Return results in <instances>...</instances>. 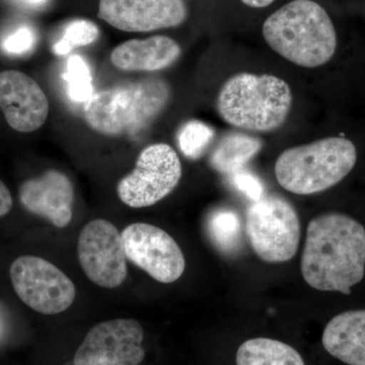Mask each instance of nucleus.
<instances>
[{
  "label": "nucleus",
  "instance_id": "nucleus-1",
  "mask_svg": "<svg viewBox=\"0 0 365 365\" xmlns=\"http://www.w3.org/2000/svg\"><path fill=\"white\" fill-rule=\"evenodd\" d=\"M300 270L314 289L351 294L365 275L364 225L344 213L314 217L307 227Z\"/></svg>",
  "mask_w": 365,
  "mask_h": 365
},
{
  "label": "nucleus",
  "instance_id": "nucleus-2",
  "mask_svg": "<svg viewBox=\"0 0 365 365\" xmlns=\"http://www.w3.org/2000/svg\"><path fill=\"white\" fill-rule=\"evenodd\" d=\"M266 43L295 66H325L337 50V34L323 6L313 0H292L264 23Z\"/></svg>",
  "mask_w": 365,
  "mask_h": 365
},
{
  "label": "nucleus",
  "instance_id": "nucleus-3",
  "mask_svg": "<svg viewBox=\"0 0 365 365\" xmlns=\"http://www.w3.org/2000/svg\"><path fill=\"white\" fill-rule=\"evenodd\" d=\"M292 88L284 79L270 74H235L218 93V114L237 129L257 133L278 130L292 111Z\"/></svg>",
  "mask_w": 365,
  "mask_h": 365
},
{
  "label": "nucleus",
  "instance_id": "nucleus-4",
  "mask_svg": "<svg viewBox=\"0 0 365 365\" xmlns=\"http://www.w3.org/2000/svg\"><path fill=\"white\" fill-rule=\"evenodd\" d=\"M170 96L169 83L155 78L102 91L86 102V121L103 135L136 133L165 111Z\"/></svg>",
  "mask_w": 365,
  "mask_h": 365
},
{
  "label": "nucleus",
  "instance_id": "nucleus-5",
  "mask_svg": "<svg viewBox=\"0 0 365 365\" xmlns=\"http://www.w3.org/2000/svg\"><path fill=\"white\" fill-rule=\"evenodd\" d=\"M356 163L355 144L331 136L283 151L275 163V176L290 193L313 195L339 184Z\"/></svg>",
  "mask_w": 365,
  "mask_h": 365
},
{
  "label": "nucleus",
  "instance_id": "nucleus-6",
  "mask_svg": "<svg viewBox=\"0 0 365 365\" xmlns=\"http://www.w3.org/2000/svg\"><path fill=\"white\" fill-rule=\"evenodd\" d=\"M246 232L261 260L270 264L289 261L299 250V215L287 199L276 194L263 196L247 211Z\"/></svg>",
  "mask_w": 365,
  "mask_h": 365
},
{
  "label": "nucleus",
  "instance_id": "nucleus-7",
  "mask_svg": "<svg viewBox=\"0 0 365 365\" xmlns=\"http://www.w3.org/2000/svg\"><path fill=\"white\" fill-rule=\"evenodd\" d=\"M181 178L177 151L167 143L150 144L141 151L134 170L118 184V197L129 207H150L170 195Z\"/></svg>",
  "mask_w": 365,
  "mask_h": 365
},
{
  "label": "nucleus",
  "instance_id": "nucleus-8",
  "mask_svg": "<svg viewBox=\"0 0 365 365\" xmlns=\"http://www.w3.org/2000/svg\"><path fill=\"white\" fill-rule=\"evenodd\" d=\"M9 276L19 299L38 313L48 316L63 313L76 299V287L71 278L40 257H19L11 263Z\"/></svg>",
  "mask_w": 365,
  "mask_h": 365
},
{
  "label": "nucleus",
  "instance_id": "nucleus-9",
  "mask_svg": "<svg viewBox=\"0 0 365 365\" xmlns=\"http://www.w3.org/2000/svg\"><path fill=\"white\" fill-rule=\"evenodd\" d=\"M127 260L165 284L184 273L186 260L178 242L167 232L148 223H132L121 232Z\"/></svg>",
  "mask_w": 365,
  "mask_h": 365
},
{
  "label": "nucleus",
  "instance_id": "nucleus-10",
  "mask_svg": "<svg viewBox=\"0 0 365 365\" xmlns=\"http://www.w3.org/2000/svg\"><path fill=\"white\" fill-rule=\"evenodd\" d=\"M79 264L88 279L98 287L116 288L126 279L127 258L121 234L105 220H91L78 237Z\"/></svg>",
  "mask_w": 365,
  "mask_h": 365
},
{
  "label": "nucleus",
  "instance_id": "nucleus-11",
  "mask_svg": "<svg viewBox=\"0 0 365 365\" xmlns=\"http://www.w3.org/2000/svg\"><path fill=\"white\" fill-rule=\"evenodd\" d=\"M143 327L116 319L91 329L74 355V365H140L145 357Z\"/></svg>",
  "mask_w": 365,
  "mask_h": 365
},
{
  "label": "nucleus",
  "instance_id": "nucleus-12",
  "mask_svg": "<svg viewBox=\"0 0 365 365\" xmlns=\"http://www.w3.org/2000/svg\"><path fill=\"white\" fill-rule=\"evenodd\" d=\"M187 14L182 0H100L98 16L118 30L143 33L182 25Z\"/></svg>",
  "mask_w": 365,
  "mask_h": 365
},
{
  "label": "nucleus",
  "instance_id": "nucleus-13",
  "mask_svg": "<svg viewBox=\"0 0 365 365\" xmlns=\"http://www.w3.org/2000/svg\"><path fill=\"white\" fill-rule=\"evenodd\" d=\"M0 109L7 124L19 132L30 133L44 125L49 102L41 86L24 72H0Z\"/></svg>",
  "mask_w": 365,
  "mask_h": 365
},
{
  "label": "nucleus",
  "instance_id": "nucleus-14",
  "mask_svg": "<svg viewBox=\"0 0 365 365\" xmlns=\"http://www.w3.org/2000/svg\"><path fill=\"white\" fill-rule=\"evenodd\" d=\"M23 207L32 215L49 220L56 227H66L73 215V185L66 175L50 170L26 180L20 188Z\"/></svg>",
  "mask_w": 365,
  "mask_h": 365
},
{
  "label": "nucleus",
  "instance_id": "nucleus-15",
  "mask_svg": "<svg viewBox=\"0 0 365 365\" xmlns=\"http://www.w3.org/2000/svg\"><path fill=\"white\" fill-rule=\"evenodd\" d=\"M181 47L167 36L126 41L111 53L113 66L123 71H158L174 64Z\"/></svg>",
  "mask_w": 365,
  "mask_h": 365
},
{
  "label": "nucleus",
  "instance_id": "nucleus-16",
  "mask_svg": "<svg viewBox=\"0 0 365 365\" xmlns=\"http://www.w3.org/2000/svg\"><path fill=\"white\" fill-rule=\"evenodd\" d=\"M324 348L349 365H365V309L344 312L334 317L324 330Z\"/></svg>",
  "mask_w": 365,
  "mask_h": 365
},
{
  "label": "nucleus",
  "instance_id": "nucleus-17",
  "mask_svg": "<svg viewBox=\"0 0 365 365\" xmlns=\"http://www.w3.org/2000/svg\"><path fill=\"white\" fill-rule=\"evenodd\" d=\"M262 141L256 137L230 132L220 139L210 158L213 169L225 175L237 174L261 150Z\"/></svg>",
  "mask_w": 365,
  "mask_h": 365
},
{
  "label": "nucleus",
  "instance_id": "nucleus-18",
  "mask_svg": "<svg viewBox=\"0 0 365 365\" xmlns=\"http://www.w3.org/2000/svg\"><path fill=\"white\" fill-rule=\"evenodd\" d=\"M237 365H306L294 347L269 338H254L242 343L235 356Z\"/></svg>",
  "mask_w": 365,
  "mask_h": 365
},
{
  "label": "nucleus",
  "instance_id": "nucleus-19",
  "mask_svg": "<svg viewBox=\"0 0 365 365\" xmlns=\"http://www.w3.org/2000/svg\"><path fill=\"white\" fill-rule=\"evenodd\" d=\"M209 234L222 251L232 252L241 242V220L234 210L220 209L211 215L208 222Z\"/></svg>",
  "mask_w": 365,
  "mask_h": 365
},
{
  "label": "nucleus",
  "instance_id": "nucleus-20",
  "mask_svg": "<svg viewBox=\"0 0 365 365\" xmlns=\"http://www.w3.org/2000/svg\"><path fill=\"white\" fill-rule=\"evenodd\" d=\"M68 86V96L74 103L88 102L93 97V78L91 69L83 57L73 55L67 61L66 73L62 76Z\"/></svg>",
  "mask_w": 365,
  "mask_h": 365
},
{
  "label": "nucleus",
  "instance_id": "nucleus-21",
  "mask_svg": "<svg viewBox=\"0 0 365 365\" xmlns=\"http://www.w3.org/2000/svg\"><path fill=\"white\" fill-rule=\"evenodd\" d=\"M215 136V131L208 125L198 120H192L182 127L178 135L180 150L191 160H197L207 150Z\"/></svg>",
  "mask_w": 365,
  "mask_h": 365
},
{
  "label": "nucleus",
  "instance_id": "nucleus-22",
  "mask_svg": "<svg viewBox=\"0 0 365 365\" xmlns=\"http://www.w3.org/2000/svg\"><path fill=\"white\" fill-rule=\"evenodd\" d=\"M98 37V28L93 21H73L66 26L61 39L53 46V52L58 56H66L76 48L91 44Z\"/></svg>",
  "mask_w": 365,
  "mask_h": 365
},
{
  "label": "nucleus",
  "instance_id": "nucleus-23",
  "mask_svg": "<svg viewBox=\"0 0 365 365\" xmlns=\"http://www.w3.org/2000/svg\"><path fill=\"white\" fill-rule=\"evenodd\" d=\"M36 42L35 33L29 26H21L2 43L4 51L11 55H23L30 51Z\"/></svg>",
  "mask_w": 365,
  "mask_h": 365
},
{
  "label": "nucleus",
  "instance_id": "nucleus-24",
  "mask_svg": "<svg viewBox=\"0 0 365 365\" xmlns=\"http://www.w3.org/2000/svg\"><path fill=\"white\" fill-rule=\"evenodd\" d=\"M232 182L235 188L239 189L242 193L249 197L251 200L257 201L263 197L264 187L259 178L251 173L241 172L232 175Z\"/></svg>",
  "mask_w": 365,
  "mask_h": 365
},
{
  "label": "nucleus",
  "instance_id": "nucleus-25",
  "mask_svg": "<svg viewBox=\"0 0 365 365\" xmlns=\"http://www.w3.org/2000/svg\"><path fill=\"white\" fill-rule=\"evenodd\" d=\"M13 196L4 182L0 180V217H4L11 212L13 208Z\"/></svg>",
  "mask_w": 365,
  "mask_h": 365
},
{
  "label": "nucleus",
  "instance_id": "nucleus-26",
  "mask_svg": "<svg viewBox=\"0 0 365 365\" xmlns=\"http://www.w3.org/2000/svg\"><path fill=\"white\" fill-rule=\"evenodd\" d=\"M241 1L250 7L262 9V7L270 6L275 0H241Z\"/></svg>",
  "mask_w": 365,
  "mask_h": 365
},
{
  "label": "nucleus",
  "instance_id": "nucleus-27",
  "mask_svg": "<svg viewBox=\"0 0 365 365\" xmlns=\"http://www.w3.org/2000/svg\"><path fill=\"white\" fill-rule=\"evenodd\" d=\"M28 1L33 2V4H41V2L45 1V0H28Z\"/></svg>",
  "mask_w": 365,
  "mask_h": 365
}]
</instances>
